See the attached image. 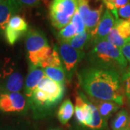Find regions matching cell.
<instances>
[{
    "instance_id": "cell-1",
    "label": "cell",
    "mask_w": 130,
    "mask_h": 130,
    "mask_svg": "<svg viewBox=\"0 0 130 130\" xmlns=\"http://www.w3.org/2000/svg\"><path fill=\"white\" fill-rule=\"evenodd\" d=\"M77 78L80 87L90 98L123 104L122 77L119 72L89 66L78 71Z\"/></svg>"
},
{
    "instance_id": "cell-2",
    "label": "cell",
    "mask_w": 130,
    "mask_h": 130,
    "mask_svg": "<svg viewBox=\"0 0 130 130\" xmlns=\"http://www.w3.org/2000/svg\"><path fill=\"white\" fill-rule=\"evenodd\" d=\"M64 93L65 84L43 77L29 98L33 117L42 118L49 114L63 99Z\"/></svg>"
},
{
    "instance_id": "cell-3",
    "label": "cell",
    "mask_w": 130,
    "mask_h": 130,
    "mask_svg": "<svg viewBox=\"0 0 130 130\" xmlns=\"http://www.w3.org/2000/svg\"><path fill=\"white\" fill-rule=\"evenodd\" d=\"M87 59L90 66L118 72H124L128 67L121 48L111 44L106 39L92 44V48L87 54Z\"/></svg>"
},
{
    "instance_id": "cell-4",
    "label": "cell",
    "mask_w": 130,
    "mask_h": 130,
    "mask_svg": "<svg viewBox=\"0 0 130 130\" xmlns=\"http://www.w3.org/2000/svg\"><path fill=\"white\" fill-rule=\"evenodd\" d=\"M25 44L29 67H38L51 54L46 35L38 29H29L25 36Z\"/></svg>"
},
{
    "instance_id": "cell-5",
    "label": "cell",
    "mask_w": 130,
    "mask_h": 130,
    "mask_svg": "<svg viewBox=\"0 0 130 130\" xmlns=\"http://www.w3.org/2000/svg\"><path fill=\"white\" fill-rule=\"evenodd\" d=\"M25 84L18 65L11 59L5 61L0 67V93H18Z\"/></svg>"
},
{
    "instance_id": "cell-6",
    "label": "cell",
    "mask_w": 130,
    "mask_h": 130,
    "mask_svg": "<svg viewBox=\"0 0 130 130\" xmlns=\"http://www.w3.org/2000/svg\"><path fill=\"white\" fill-rule=\"evenodd\" d=\"M77 9V0H52L49 6L51 25L61 30L71 22Z\"/></svg>"
},
{
    "instance_id": "cell-7",
    "label": "cell",
    "mask_w": 130,
    "mask_h": 130,
    "mask_svg": "<svg viewBox=\"0 0 130 130\" xmlns=\"http://www.w3.org/2000/svg\"><path fill=\"white\" fill-rule=\"evenodd\" d=\"M77 10L86 29L91 32L96 28L105 11L103 0H77Z\"/></svg>"
},
{
    "instance_id": "cell-8",
    "label": "cell",
    "mask_w": 130,
    "mask_h": 130,
    "mask_svg": "<svg viewBox=\"0 0 130 130\" xmlns=\"http://www.w3.org/2000/svg\"><path fill=\"white\" fill-rule=\"evenodd\" d=\"M57 49L59 52L61 61L64 64L66 76L70 80L74 73L79 63L85 56L84 51L76 49L68 41L59 39Z\"/></svg>"
},
{
    "instance_id": "cell-9",
    "label": "cell",
    "mask_w": 130,
    "mask_h": 130,
    "mask_svg": "<svg viewBox=\"0 0 130 130\" xmlns=\"http://www.w3.org/2000/svg\"><path fill=\"white\" fill-rule=\"evenodd\" d=\"M30 106L29 99L20 92L0 93V112L5 113L25 114Z\"/></svg>"
},
{
    "instance_id": "cell-10",
    "label": "cell",
    "mask_w": 130,
    "mask_h": 130,
    "mask_svg": "<svg viewBox=\"0 0 130 130\" xmlns=\"http://www.w3.org/2000/svg\"><path fill=\"white\" fill-rule=\"evenodd\" d=\"M29 28L24 18L15 14L9 20L5 31V38L9 45H14L21 38L25 36Z\"/></svg>"
},
{
    "instance_id": "cell-11",
    "label": "cell",
    "mask_w": 130,
    "mask_h": 130,
    "mask_svg": "<svg viewBox=\"0 0 130 130\" xmlns=\"http://www.w3.org/2000/svg\"><path fill=\"white\" fill-rule=\"evenodd\" d=\"M129 39L130 21L122 19L116 20L113 28L107 36V41L121 48Z\"/></svg>"
},
{
    "instance_id": "cell-12",
    "label": "cell",
    "mask_w": 130,
    "mask_h": 130,
    "mask_svg": "<svg viewBox=\"0 0 130 130\" xmlns=\"http://www.w3.org/2000/svg\"><path fill=\"white\" fill-rule=\"evenodd\" d=\"M116 20L113 14L108 9H105L102 18L100 20L96 28L90 32L91 43L93 44L95 42L106 39L108 35L113 28Z\"/></svg>"
},
{
    "instance_id": "cell-13",
    "label": "cell",
    "mask_w": 130,
    "mask_h": 130,
    "mask_svg": "<svg viewBox=\"0 0 130 130\" xmlns=\"http://www.w3.org/2000/svg\"><path fill=\"white\" fill-rule=\"evenodd\" d=\"M23 7L17 0H4L0 4V41L5 38V31L12 17L18 14Z\"/></svg>"
},
{
    "instance_id": "cell-14",
    "label": "cell",
    "mask_w": 130,
    "mask_h": 130,
    "mask_svg": "<svg viewBox=\"0 0 130 130\" xmlns=\"http://www.w3.org/2000/svg\"><path fill=\"white\" fill-rule=\"evenodd\" d=\"M45 77L46 74L43 68L38 67H29V72L24 84V94L28 99L37 88L41 80Z\"/></svg>"
},
{
    "instance_id": "cell-15",
    "label": "cell",
    "mask_w": 130,
    "mask_h": 130,
    "mask_svg": "<svg viewBox=\"0 0 130 130\" xmlns=\"http://www.w3.org/2000/svg\"><path fill=\"white\" fill-rule=\"evenodd\" d=\"M90 101L96 106L101 116H102L103 119L107 123L108 119L112 116L114 113H116L119 108H120V105L113 101H101V100H95L90 98Z\"/></svg>"
},
{
    "instance_id": "cell-16",
    "label": "cell",
    "mask_w": 130,
    "mask_h": 130,
    "mask_svg": "<svg viewBox=\"0 0 130 130\" xmlns=\"http://www.w3.org/2000/svg\"><path fill=\"white\" fill-rule=\"evenodd\" d=\"M112 130H129V113L125 108L117 112L111 124Z\"/></svg>"
},
{
    "instance_id": "cell-17",
    "label": "cell",
    "mask_w": 130,
    "mask_h": 130,
    "mask_svg": "<svg viewBox=\"0 0 130 130\" xmlns=\"http://www.w3.org/2000/svg\"><path fill=\"white\" fill-rule=\"evenodd\" d=\"M74 112V105L69 99H66L60 105L57 112V118L62 124H67Z\"/></svg>"
},
{
    "instance_id": "cell-18",
    "label": "cell",
    "mask_w": 130,
    "mask_h": 130,
    "mask_svg": "<svg viewBox=\"0 0 130 130\" xmlns=\"http://www.w3.org/2000/svg\"><path fill=\"white\" fill-rule=\"evenodd\" d=\"M68 42L74 48L84 51L89 43H91V33L88 30H85L84 32L77 34Z\"/></svg>"
},
{
    "instance_id": "cell-19",
    "label": "cell",
    "mask_w": 130,
    "mask_h": 130,
    "mask_svg": "<svg viewBox=\"0 0 130 130\" xmlns=\"http://www.w3.org/2000/svg\"><path fill=\"white\" fill-rule=\"evenodd\" d=\"M46 77L53 79L56 82L65 84L66 73L63 66L60 67H48L43 69Z\"/></svg>"
},
{
    "instance_id": "cell-20",
    "label": "cell",
    "mask_w": 130,
    "mask_h": 130,
    "mask_svg": "<svg viewBox=\"0 0 130 130\" xmlns=\"http://www.w3.org/2000/svg\"><path fill=\"white\" fill-rule=\"evenodd\" d=\"M60 66H63V65L56 45L54 48L51 55L40 65V67L44 69L48 67H60Z\"/></svg>"
},
{
    "instance_id": "cell-21",
    "label": "cell",
    "mask_w": 130,
    "mask_h": 130,
    "mask_svg": "<svg viewBox=\"0 0 130 130\" xmlns=\"http://www.w3.org/2000/svg\"><path fill=\"white\" fill-rule=\"evenodd\" d=\"M103 1L104 2V5L106 9H108L113 14L116 20L119 19L117 14L118 9L121 8V7L130 2V0H103Z\"/></svg>"
},
{
    "instance_id": "cell-22",
    "label": "cell",
    "mask_w": 130,
    "mask_h": 130,
    "mask_svg": "<svg viewBox=\"0 0 130 130\" xmlns=\"http://www.w3.org/2000/svg\"><path fill=\"white\" fill-rule=\"evenodd\" d=\"M74 114L75 119L77 123L80 125L85 126V111L83 106V98L79 95L76 98V106L74 108Z\"/></svg>"
},
{
    "instance_id": "cell-23",
    "label": "cell",
    "mask_w": 130,
    "mask_h": 130,
    "mask_svg": "<svg viewBox=\"0 0 130 130\" xmlns=\"http://www.w3.org/2000/svg\"><path fill=\"white\" fill-rule=\"evenodd\" d=\"M77 30L74 25L70 22L66 26L61 28L59 32V38L61 40L68 41L70 39L74 37L77 35Z\"/></svg>"
},
{
    "instance_id": "cell-24",
    "label": "cell",
    "mask_w": 130,
    "mask_h": 130,
    "mask_svg": "<svg viewBox=\"0 0 130 130\" xmlns=\"http://www.w3.org/2000/svg\"><path fill=\"white\" fill-rule=\"evenodd\" d=\"M71 23L74 25V26L76 28L77 34L84 32L85 30H87L86 27H85V23H84L83 19L82 18V17L79 14L77 9L75 12L74 15H73L72 20H71Z\"/></svg>"
},
{
    "instance_id": "cell-25",
    "label": "cell",
    "mask_w": 130,
    "mask_h": 130,
    "mask_svg": "<svg viewBox=\"0 0 130 130\" xmlns=\"http://www.w3.org/2000/svg\"><path fill=\"white\" fill-rule=\"evenodd\" d=\"M122 82L124 86V93L130 105V72L126 71L122 75Z\"/></svg>"
},
{
    "instance_id": "cell-26",
    "label": "cell",
    "mask_w": 130,
    "mask_h": 130,
    "mask_svg": "<svg viewBox=\"0 0 130 130\" xmlns=\"http://www.w3.org/2000/svg\"><path fill=\"white\" fill-rule=\"evenodd\" d=\"M118 17L122 20L130 21V2L117 10Z\"/></svg>"
},
{
    "instance_id": "cell-27",
    "label": "cell",
    "mask_w": 130,
    "mask_h": 130,
    "mask_svg": "<svg viewBox=\"0 0 130 130\" xmlns=\"http://www.w3.org/2000/svg\"><path fill=\"white\" fill-rule=\"evenodd\" d=\"M121 50L124 58L128 63V64H129L128 70L126 71L130 72V39L123 46L121 47Z\"/></svg>"
},
{
    "instance_id": "cell-28",
    "label": "cell",
    "mask_w": 130,
    "mask_h": 130,
    "mask_svg": "<svg viewBox=\"0 0 130 130\" xmlns=\"http://www.w3.org/2000/svg\"><path fill=\"white\" fill-rule=\"evenodd\" d=\"M22 7H35L41 4L43 0H17Z\"/></svg>"
},
{
    "instance_id": "cell-29",
    "label": "cell",
    "mask_w": 130,
    "mask_h": 130,
    "mask_svg": "<svg viewBox=\"0 0 130 130\" xmlns=\"http://www.w3.org/2000/svg\"><path fill=\"white\" fill-rule=\"evenodd\" d=\"M0 130H27L22 126L12 125V124H6L0 125Z\"/></svg>"
},
{
    "instance_id": "cell-30",
    "label": "cell",
    "mask_w": 130,
    "mask_h": 130,
    "mask_svg": "<svg viewBox=\"0 0 130 130\" xmlns=\"http://www.w3.org/2000/svg\"><path fill=\"white\" fill-rule=\"evenodd\" d=\"M49 130H61V129H59V128H54V129H50Z\"/></svg>"
},
{
    "instance_id": "cell-31",
    "label": "cell",
    "mask_w": 130,
    "mask_h": 130,
    "mask_svg": "<svg viewBox=\"0 0 130 130\" xmlns=\"http://www.w3.org/2000/svg\"><path fill=\"white\" fill-rule=\"evenodd\" d=\"M129 130H130V112H129Z\"/></svg>"
},
{
    "instance_id": "cell-32",
    "label": "cell",
    "mask_w": 130,
    "mask_h": 130,
    "mask_svg": "<svg viewBox=\"0 0 130 130\" xmlns=\"http://www.w3.org/2000/svg\"><path fill=\"white\" fill-rule=\"evenodd\" d=\"M3 1H4V0H0V4H1V3H2V2H3Z\"/></svg>"
}]
</instances>
